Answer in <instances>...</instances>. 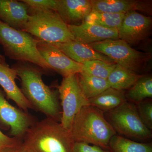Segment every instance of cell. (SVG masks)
Returning <instances> with one entry per match:
<instances>
[{
    "mask_svg": "<svg viewBox=\"0 0 152 152\" xmlns=\"http://www.w3.org/2000/svg\"><path fill=\"white\" fill-rule=\"evenodd\" d=\"M16 71L21 81L22 93L34 109L43 113L47 118L60 123L61 109L58 93L44 83L43 69L31 63L18 62L12 67Z\"/></svg>",
    "mask_w": 152,
    "mask_h": 152,
    "instance_id": "1",
    "label": "cell"
},
{
    "mask_svg": "<svg viewBox=\"0 0 152 152\" xmlns=\"http://www.w3.org/2000/svg\"><path fill=\"white\" fill-rule=\"evenodd\" d=\"M21 144L29 152H73L75 142L60 122L46 118L28 130Z\"/></svg>",
    "mask_w": 152,
    "mask_h": 152,
    "instance_id": "2",
    "label": "cell"
},
{
    "mask_svg": "<svg viewBox=\"0 0 152 152\" xmlns=\"http://www.w3.org/2000/svg\"><path fill=\"white\" fill-rule=\"evenodd\" d=\"M69 132L75 142L92 144L107 150L110 140L116 134L103 112L91 105L83 107L76 115Z\"/></svg>",
    "mask_w": 152,
    "mask_h": 152,
    "instance_id": "3",
    "label": "cell"
},
{
    "mask_svg": "<svg viewBox=\"0 0 152 152\" xmlns=\"http://www.w3.org/2000/svg\"><path fill=\"white\" fill-rule=\"evenodd\" d=\"M39 41L29 33L14 29L0 20V44L7 56L18 62L31 63L45 71H51L38 51Z\"/></svg>",
    "mask_w": 152,
    "mask_h": 152,
    "instance_id": "4",
    "label": "cell"
},
{
    "mask_svg": "<svg viewBox=\"0 0 152 152\" xmlns=\"http://www.w3.org/2000/svg\"><path fill=\"white\" fill-rule=\"evenodd\" d=\"M104 115L117 134L135 141L152 142V131L140 118L135 104L126 101Z\"/></svg>",
    "mask_w": 152,
    "mask_h": 152,
    "instance_id": "5",
    "label": "cell"
},
{
    "mask_svg": "<svg viewBox=\"0 0 152 152\" xmlns=\"http://www.w3.org/2000/svg\"><path fill=\"white\" fill-rule=\"evenodd\" d=\"M22 31L51 44L75 40L68 25L54 11L29 14L28 19Z\"/></svg>",
    "mask_w": 152,
    "mask_h": 152,
    "instance_id": "6",
    "label": "cell"
},
{
    "mask_svg": "<svg viewBox=\"0 0 152 152\" xmlns=\"http://www.w3.org/2000/svg\"><path fill=\"white\" fill-rule=\"evenodd\" d=\"M95 50L107 56L117 64L137 73L148 56L132 48L120 39H108L89 44Z\"/></svg>",
    "mask_w": 152,
    "mask_h": 152,
    "instance_id": "7",
    "label": "cell"
},
{
    "mask_svg": "<svg viewBox=\"0 0 152 152\" xmlns=\"http://www.w3.org/2000/svg\"><path fill=\"white\" fill-rule=\"evenodd\" d=\"M77 75L63 77L58 87L61 109L60 124L69 132L76 115L83 107L89 105L88 100L85 97L79 86Z\"/></svg>",
    "mask_w": 152,
    "mask_h": 152,
    "instance_id": "8",
    "label": "cell"
},
{
    "mask_svg": "<svg viewBox=\"0 0 152 152\" xmlns=\"http://www.w3.org/2000/svg\"><path fill=\"white\" fill-rule=\"evenodd\" d=\"M0 121L10 129L13 137L22 140L28 130L36 122L27 112L11 105L0 88Z\"/></svg>",
    "mask_w": 152,
    "mask_h": 152,
    "instance_id": "9",
    "label": "cell"
},
{
    "mask_svg": "<svg viewBox=\"0 0 152 152\" xmlns=\"http://www.w3.org/2000/svg\"><path fill=\"white\" fill-rule=\"evenodd\" d=\"M152 19L137 11L125 15L118 30L119 39L129 44H137L148 35L152 27Z\"/></svg>",
    "mask_w": 152,
    "mask_h": 152,
    "instance_id": "10",
    "label": "cell"
},
{
    "mask_svg": "<svg viewBox=\"0 0 152 152\" xmlns=\"http://www.w3.org/2000/svg\"><path fill=\"white\" fill-rule=\"evenodd\" d=\"M37 49L52 71L56 72L63 77L77 75L81 72L82 64L71 59L52 44L39 40L37 44Z\"/></svg>",
    "mask_w": 152,
    "mask_h": 152,
    "instance_id": "11",
    "label": "cell"
},
{
    "mask_svg": "<svg viewBox=\"0 0 152 152\" xmlns=\"http://www.w3.org/2000/svg\"><path fill=\"white\" fill-rule=\"evenodd\" d=\"M75 40L86 44L108 39H119L118 30L110 29L99 25L83 22L79 25H68Z\"/></svg>",
    "mask_w": 152,
    "mask_h": 152,
    "instance_id": "12",
    "label": "cell"
},
{
    "mask_svg": "<svg viewBox=\"0 0 152 152\" xmlns=\"http://www.w3.org/2000/svg\"><path fill=\"white\" fill-rule=\"evenodd\" d=\"M92 11L90 0H57L55 12L67 25L83 22Z\"/></svg>",
    "mask_w": 152,
    "mask_h": 152,
    "instance_id": "13",
    "label": "cell"
},
{
    "mask_svg": "<svg viewBox=\"0 0 152 152\" xmlns=\"http://www.w3.org/2000/svg\"><path fill=\"white\" fill-rule=\"evenodd\" d=\"M17 76L16 71L14 68L0 63V86L5 93L7 99L12 100L19 108L27 112L29 109L34 108L17 86L15 82Z\"/></svg>",
    "mask_w": 152,
    "mask_h": 152,
    "instance_id": "14",
    "label": "cell"
},
{
    "mask_svg": "<svg viewBox=\"0 0 152 152\" xmlns=\"http://www.w3.org/2000/svg\"><path fill=\"white\" fill-rule=\"evenodd\" d=\"M52 45L59 49L71 59L80 64L94 60L114 63L113 60L95 50L88 44L83 43L75 40Z\"/></svg>",
    "mask_w": 152,
    "mask_h": 152,
    "instance_id": "15",
    "label": "cell"
},
{
    "mask_svg": "<svg viewBox=\"0 0 152 152\" xmlns=\"http://www.w3.org/2000/svg\"><path fill=\"white\" fill-rule=\"evenodd\" d=\"M29 18L27 7L21 1L0 0V20L22 31Z\"/></svg>",
    "mask_w": 152,
    "mask_h": 152,
    "instance_id": "16",
    "label": "cell"
},
{
    "mask_svg": "<svg viewBox=\"0 0 152 152\" xmlns=\"http://www.w3.org/2000/svg\"><path fill=\"white\" fill-rule=\"evenodd\" d=\"M92 11L100 12L126 14L133 11L151 12L147 1L137 0H90Z\"/></svg>",
    "mask_w": 152,
    "mask_h": 152,
    "instance_id": "17",
    "label": "cell"
},
{
    "mask_svg": "<svg viewBox=\"0 0 152 152\" xmlns=\"http://www.w3.org/2000/svg\"><path fill=\"white\" fill-rule=\"evenodd\" d=\"M125 91L110 87L97 96L88 100L89 105L106 113L116 108L126 102Z\"/></svg>",
    "mask_w": 152,
    "mask_h": 152,
    "instance_id": "18",
    "label": "cell"
},
{
    "mask_svg": "<svg viewBox=\"0 0 152 152\" xmlns=\"http://www.w3.org/2000/svg\"><path fill=\"white\" fill-rule=\"evenodd\" d=\"M142 76L116 64L107 80L110 88L125 91L132 87Z\"/></svg>",
    "mask_w": 152,
    "mask_h": 152,
    "instance_id": "19",
    "label": "cell"
},
{
    "mask_svg": "<svg viewBox=\"0 0 152 152\" xmlns=\"http://www.w3.org/2000/svg\"><path fill=\"white\" fill-rule=\"evenodd\" d=\"M108 150L110 152H152V143L135 141L116 134L110 140Z\"/></svg>",
    "mask_w": 152,
    "mask_h": 152,
    "instance_id": "20",
    "label": "cell"
},
{
    "mask_svg": "<svg viewBox=\"0 0 152 152\" xmlns=\"http://www.w3.org/2000/svg\"><path fill=\"white\" fill-rule=\"evenodd\" d=\"M82 92L87 99L97 96L110 88L107 79L93 77L83 73L77 74Z\"/></svg>",
    "mask_w": 152,
    "mask_h": 152,
    "instance_id": "21",
    "label": "cell"
},
{
    "mask_svg": "<svg viewBox=\"0 0 152 152\" xmlns=\"http://www.w3.org/2000/svg\"><path fill=\"white\" fill-rule=\"evenodd\" d=\"M128 102L137 104L152 98L151 76L142 75L125 94Z\"/></svg>",
    "mask_w": 152,
    "mask_h": 152,
    "instance_id": "22",
    "label": "cell"
},
{
    "mask_svg": "<svg viewBox=\"0 0 152 152\" xmlns=\"http://www.w3.org/2000/svg\"><path fill=\"white\" fill-rule=\"evenodd\" d=\"M125 14L100 12L92 11L84 21L118 31Z\"/></svg>",
    "mask_w": 152,
    "mask_h": 152,
    "instance_id": "23",
    "label": "cell"
},
{
    "mask_svg": "<svg viewBox=\"0 0 152 152\" xmlns=\"http://www.w3.org/2000/svg\"><path fill=\"white\" fill-rule=\"evenodd\" d=\"M83 73L93 77L107 79L116 66L115 63L106 62L100 60L85 62L82 64Z\"/></svg>",
    "mask_w": 152,
    "mask_h": 152,
    "instance_id": "24",
    "label": "cell"
},
{
    "mask_svg": "<svg viewBox=\"0 0 152 152\" xmlns=\"http://www.w3.org/2000/svg\"><path fill=\"white\" fill-rule=\"evenodd\" d=\"M27 6L28 14L46 11H54L56 7L57 0H22Z\"/></svg>",
    "mask_w": 152,
    "mask_h": 152,
    "instance_id": "25",
    "label": "cell"
},
{
    "mask_svg": "<svg viewBox=\"0 0 152 152\" xmlns=\"http://www.w3.org/2000/svg\"><path fill=\"white\" fill-rule=\"evenodd\" d=\"M136 108L140 118L149 129L152 131V101L148 99L136 104Z\"/></svg>",
    "mask_w": 152,
    "mask_h": 152,
    "instance_id": "26",
    "label": "cell"
},
{
    "mask_svg": "<svg viewBox=\"0 0 152 152\" xmlns=\"http://www.w3.org/2000/svg\"><path fill=\"white\" fill-rule=\"evenodd\" d=\"M21 140L6 135L0 130V152H7L20 143Z\"/></svg>",
    "mask_w": 152,
    "mask_h": 152,
    "instance_id": "27",
    "label": "cell"
},
{
    "mask_svg": "<svg viewBox=\"0 0 152 152\" xmlns=\"http://www.w3.org/2000/svg\"><path fill=\"white\" fill-rule=\"evenodd\" d=\"M73 152H110L108 150L104 149L94 145L86 143L75 142L74 144Z\"/></svg>",
    "mask_w": 152,
    "mask_h": 152,
    "instance_id": "28",
    "label": "cell"
},
{
    "mask_svg": "<svg viewBox=\"0 0 152 152\" xmlns=\"http://www.w3.org/2000/svg\"><path fill=\"white\" fill-rule=\"evenodd\" d=\"M22 142V141H21ZM7 152H29L26 149H25L23 146L21 144V142L19 144L18 146L13 148L12 149Z\"/></svg>",
    "mask_w": 152,
    "mask_h": 152,
    "instance_id": "29",
    "label": "cell"
},
{
    "mask_svg": "<svg viewBox=\"0 0 152 152\" xmlns=\"http://www.w3.org/2000/svg\"><path fill=\"white\" fill-rule=\"evenodd\" d=\"M0 63L2 64L5 65H8L6 63L4 57L2 56V55H1V54H0Z\"/></svg>",
    "mask_w": 152,
    "mask_h": 152,
    "instance_id": "30",
    "label": "cell"
}]
</instances>
